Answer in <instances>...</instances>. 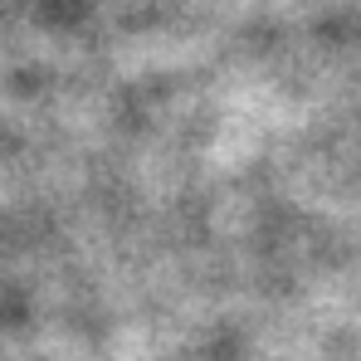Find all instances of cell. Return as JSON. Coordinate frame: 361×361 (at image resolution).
<instances>
[]
</instances>
